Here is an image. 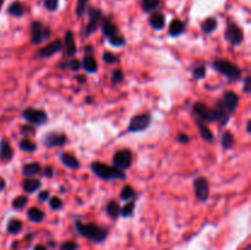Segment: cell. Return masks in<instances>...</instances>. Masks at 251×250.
I'll return each mask as SVG.
<instances>
[{"mask_svg":"<svg viewBox=\"0 0 251 250\" xmlns=\"http://www.w3.org/2000/svg\"><path fill=\"white\" fill-rule=\"evenodd\" d=\"M193 110L195 113V115H198L199 120H201L203 123H218V124H221L223 126V125H226L229 122L230 117L226 115L222 110L218 109L217 107H207L202 102L194 103Z\"/></svg>","mask_w":251,"mask_h":250,"instance_id":"6da1fadb","label":"cell"},{"mask_svg":"<svg viewBox=\"0 0 251 250\" xmlns=\"http://www.w3.org/2000/svg\"><path fill=\"white\" fill-rule=\"evenodd\" d=\"M75 229L81 237L86 238L90 242L97 243V244L104 242L109 233L107 228L100 227L95 223H83L78 220L75 221Z\"/></svg>","mask_w":251,"mask_h":250,"instance_id":"7a4b0ae2","label":"cell"},{"mask_svg":"<svg viewBox=\"0 0 251 250\" xmlns=\"http://www.w3.org/2000/svg\"><path fill=\"white\" fill-rule=\"evenodd\" d=\"M91 171L103 180H124L126 178V174L124 171H120L113 166H108L103 162H92Z\"/></svg>","mask_w":251,"mask_h":250,"instance_id":"3957f363","label":"cell"},{"mask_svg":"<svg viewBox=\"0 0 251 250\" xmlns=\"http://www.w3.org/2000/svg\"><path fill=\"white\" fill-rule=\"evenodd\" d=\"M212 66L216 71L225 75L229 81H238L242 76V70L235 64L225 59H216L213 60Z\"/></svg>","mask_w":251,"mask_h":250,"instance_id":"277c9868","label":"cell"},{"mask_svg":"<svg viewBox=\"0 0 251 250\" xmlns=\"http://www.w3.org/2000/svg\"><path fill=\"white\" fill-rule=\"evenodd\" d=\"M238 105H239V96L235 92H232V91L226 92L217 103L218 109L222 110L228 117H230L235 112Z\"/></svg>","mask_w":251,"mask_h":250,"instance_id":"5b68a950","label":"cell"},{"mask_svg":"<svg viewBox=\"0 0 251 250\" xmlns=\"http://www.w3.org/2000/svg\"><path fill=\"white\" fill-rule=\"evenodd\" d=\"M51 31L49 27L44 26L41 21H33L31 24V43L39 46L50 37Z\"/></svg>","mask_w":251,"mask_h":250,"instance_id":"8992f818","label":"cell"},{"mask_svg":"<svg viewBox=\"0 0 251 250\" xmlns=\"http://www.w3.org/2000/svg\"><path fill=\"white\" fill-rule=\"evenodd\" d=\"M88 15V24L86 25L85 27V37H90L91 34L95 33L97 31V28L100 27V21H102L103 16H102V11L97 7L93 6H88L87 10H86Z\"/></svg>","mask_w":251,"mask_h":250,"instance_id":"52a82bcc","label":"cell"},{"mask_svg":"<svg viewBox=\"0 0 251 250\" xmlns=\"http://www.w3.org/2000/svg\"><path fill=\"white\" fill-rule=\"evenodd\" d=\"M22 118L26 119L29 124L36 125V126H41L48 122V115L44 110L37 109V108H26L22 112Z\"/></svg>","mask_w":251,"mask_h":250,"instance_id":"ba28073f","label":"cell"},{"mask_svg":"<svg viewBox=\"0 0 251 250\" xmlns=\"http://www.w3.org/2000/svg\"><path fill=\"white\" fill-rule=\"evenodd\" d=\"M151 124V115L149 113H141L131 118L127 125L126 132H140L146 130Z\"/></svg>","mask_w":251,"mask_h":250,"instance_id":"9c48e42d","label":"cell"},{"mask_svg":"<svg viewBox=\"0 0 251 250\" xmlns=\"http://www.w3.org/2000/svg\"><path fill=\"white\" fill-rule=\"evenodd\" d=\"M132 152L130 150H119L113 156V167L120 169V171H125L129 169L132 164Z\"/></svg>","mask_w":251,"mask_h":250,"instance_id":"30bf717a","label":"cell"},{"mask_svg":"<svg viewBox=\"0 0 251 250\" xmlns=\"http://www.w3.org/2000/svg\"><path fill=\"white\" fill-rule=\"evenodd\" d=\"M225 36H226V39H227L233 47H237L239 46V44H242L243 39H244L243 29L240 28L238 25L233 24V22H228Z\"/></svg>","mask_w":251,"mask_h":250,"instance_id":"8fae6325","label":"cell"},{"mask_svg":"<svg viewBox=\"0 0 251 250\" xmlns=\"http://www.w3.org/2000/svg\"><path fill=\"white\" fill-rule=\"evenodd\" d=\"M194 191H195V196L199 201L205 202L207 201L208 196H210V184L208 180L203 176H199L194 180Z\"/></svg>","mask_w":251,"mask_h":250,"instance_id":"7c38bea8","label":"cell"},{"mask_svg":"<svg viewBox=\"0 0 251 250\" xmlns=\"http://www.w3.org/2000/svg\"><path fill=\"white\" fill-rule=\"evenodd\" d=\"M61 49H63V41H61V39H55V41L50 42V43L47 44L46 47L39 49V50L34 54V58L37 59L50 58V56L54 55L55 53H59Z\"/></svg>","mask_w":251,"mask_h":250,"instance_id":"4fadbf2b","label":"cell"},{"mask_svg":"<svg viewBox=\"0 0 251 250\" xmlns=\"http://www.w3.org/2000/svg\"><path fill=\"white\" fill-rule=\"evenodd\" d=\"M68 137L65 134H58V132H48L42 137V144L48 149H53V147H61L66 144Z\"/></svg>","mask_w":251,"mask_h":250,"instance_id":"5bb4252c","label":"cell"},{"mask_svg":"<svg viewBox=\"0 0 251 250\" xmlns=\"http://www.w3.org/2000/svg\"><path fill=\"white\" fill-rule=\"evenodd\" d=\"M100 28H102L103 36L107 37L108 39L113 38V37H117L120 34L117 25H115L112 20L108 19V17L102 19V21H100Z\"/></svg>","mask_w":251,"mask_h":250,"instance_id":"9a60e30c","label":"cell"},{"mask_svg":"<svg viewBox=\"0 0 251 250\" xmlns=\"http://www.w3.org/2000/svg\"><path fill=\"white\" fill-rule=\"evenodd\" d=\"M63 47H65V54L68 58H74V56H75L77 49H76L75 38H74V34L71 31L65 32V36H64V41H63Z\"/></svg>","mask_w":251,"mask_h":250,"instance_id":"2e32d148","label":"cell"},{"mask_svg":"<svg viewBox=\"0 0 251 250\" xmlns=\"http://www.w3.org/2000/svg\"><path fill=\"white\" fill-rule=\"evenodd\" d=\"M14 156V151H12V147L10 145L9 140L2 139L0 141V159L1 161H10Z\"/></svg>","mask_w":251,"mask_h":250,"instance_id":"e0dca14e","label":"cell"},{"mask_svg":"<svg viewBox=\"0 0 251 250\" xmlns=\"http://www.w3.org/2000/svg\"><path fill=\"white\" fill-rule=\"evenodd\" d=\"M60 159H61V163H63L65 167H68V168L70 169L80 168V162H78V159L76 158L74 154L69 153V152H63V153H60Z\"/></svg>","mask_w":251,"mask_h":250,"instance_id":"ac0fdd59","label":"cell"},{"mask_svg":"<svg viewBox=\"0 0 251 250\" xmlns=\"http://www.w3.org/2000/svg\"><path fill=\"white\" fill-rule=\"evenodd\" d=\"M149 22L150 25H151L152 28L159 31V29L163 28L164 25H166V17H164V15L161 14V12H153V14L150 16Z\"/></svg>","mask_w":251,"mask_h":250,"instance_id":"d6986e66","label":"cell"},{"mask_svg":"<svg viewBox=\"0 0 251 250\" xmlns=\"http://www.w3.org/2000/svg\"><path fill=\"white\" fill-rule=\"evenodd\" d=\"M41 185H42L41 180H39V179L33 178V176L25 179V180L22 181V189L28 194H32L34 193V191L38 190V189L41 188Z\"/></svg>","mask_w":251,"mask_h":250,"instance_id":"ffe728a7","label":"cell"},{"mask_svg":"<svg viewBox=\"0 0 251 250\" xmlns=\"http://www.w3.org/2000/svg\"><path fill=\"white\" fill-rule=\"evenodd\" d=\"M42 172V167L38 162H31V163H27L22 167V174L25 176H34L36 174H39Z\"/></svg>","mask_w":251,"mask_h":250,"instance_id":"44dd1931","label":"cell"},{"mask_svg":"<svg viewBox=\"0 0 251 250\" xmlns=\"http://www.w3.org/2000/svg\"><path fill=\"white\" fill-rule=\"evenodd\" d=\"M81 68H83L87 73L90 74L97 73L98 70L97 60H96L92 55H85L83 56L82 63H81Z\"/></svg>","mask_w":251,"mask_h":250,"instance_id":"7402d4cb","label":"cell"},{"mask_svg":"<svg viewBox=\"0 0 251 250\" xmlns=\"http://www.w3.org/2000/svg\"><path fill=\"white\" fill-rule=\"evenodd\" d=\"M184 31H185V25H184V22L180 21V20H173V21L171 22V25H169V36L178 37L180 36Z\"/></svg>","mask_w":251,"mask_h":250,"instance_id":"603a6c76","label":"cell"},{"mask_svg":"<svg viewBox=\"0 0 251 250\" xmlns=\"http://www.w3.org/2000/svg\"><path fill=\"white\" fill-rule=\"evenodd\" d=\"M196 124H198V129H199V132H200V136L202 137L205 141L212 142L215 137H213V134L212 131H211L210 127H208L205 123L201 122V120H196Z\"/></svg>","mask_w":251,"mask_h":250,"instance_id":"cb8c5ba5","label":"cell"},{"mask_svg":"<svg viewBox=\"0 0 251 250\" xmlns=\"http://www.w3.org/2000/svg\"><path fill=\"white\" fill-rule=\"evenodd\" d=\"M120 205L117 202V201H109L105 206V212L109 216L112 220H117L120 216Z\"/></svg>","mask_w":251,"mask_h":250,"instance_id":"d4e9b609","label":"cell"},{"mask_svg":"<svg viewBox=\"0 0 251 250\" xmlns=\"http://www.w3.org/2000/svg\"><path fill=\"white\" fill-rule=\"evenodd\" d=\"M7 14L15 17H21L25 15V6L20 1H14L7 7Z\"/></svg>","mask_w":251,"mask_h":250,"instance_id":"484cf974","label":"cell"},{"mask_svg":"<svg viewBox=\"0 0 251 250\" xmlns=\"http://www.w3.org/2000/svg\"><path fill=\"white\" fill-rule=\"evenodd\" d=\"M44 216L46 215H44L43 211L39 210V208L37 207H32L27 211V217H28V220L33 223L42 222V221L44 220Z\"/></svg>","mask_w":251,"mask_h":250,"instance_id":"4316f807","label":"cell"},{"mask_svg":"<svg viewBox=\"0 0 251 250\" xmlns=\"http://www.w3.org/2000/svg\"><path fill=\"white\" fill-rule=\"evenodd\" d=\"M235 144V139H234V135L232 134L230 131H226L223 132L222 137H221V145L225 150H230L234 147Z\"/></svg>","mask_w":251,"mask_h":250,"instance_id":"83f0119b","label":"cell"},{"mask_svg":"<svg viewBox=\"0 0 251 250\" xmlns=\"http://www.w3.org/2000/svg\"><path fill=\"white\" fill-rule=\"evenodd\" d=\"M217 25H218V22L215 17H207V19L202 22V25H201V28H202V31L205 32L206 34H210V33H212V32L216 31V28H217Z\"/></svg>","mask_w":251,"mask_h":250,"instance_id":"f1b7e54d","label":"cell"},{"mask_svg":"<svg viewBox=\"0 0 251 250\" xmlns=\"http://www.w3.org/2000/svg\"><path fill=\"white\" fill-rule=\"evenodd\" d=\"M7 233L9 234H19L20 232L22 230V222L20 220H11L9 221V223H7Z\"/></svg>","mask_w":251,"mask_h":250,"instance_id":"f546056e","label":"cell"},{"mask_svg":"<svg viewBox=\"0 0 251 250\" xmlns=\"http://www.w3.org/2000/svg\"><path fill=\"white\" fill-rule=\"evenodd\" d=\"M161 5V0H142L141 7L144 12H153Z\"/></svg>","mask_w":251,"mask_h":250,"instance_id":"4dcf8cb0","label":"cell"},{"mask_svg":"<svg viewBox=\"0 0 251 250\" xmlns=\"http://www.w3.org/2000/svg\"><path fill=\"white\" fill-rule=\"evenodd\" d=\"M19 146L22 151L29 152V153H32V152H34L37 150L36 144H34L33 141H31L29 139H22L21 141H20Z\"/></svg>","mask_w":251,"mask_h":250,"instance_id":"1f68e13d","label":"cell"},{"mask_svg":"<svg viewBox=\"0 0 251 250\" xmlns=\"http://www.w3.org/2000/svg\"><path fill=\"white\" fill-rule=\"evenodd\" d=\"M134 210L135 201H130V202H127L126 205H124L120 208V216H123V217H131L132 213H134Z\"/></svg>","mask_w":251,"mask_h":250,"instance_id":"d6a6232c","label":"cell"},{"mask_svg":"<svg viewBox=\"0 0 251 250\" xmlns=\"http://www.w3.org/2000/svg\"><path fill=\"white\" fill-rule=\"evenodd\" d=\"M132 198H135V190L130 185H126L123 188L122 193H120V199L123 201H129Z\"/></svg>","mask_w":251,"mask_h":250,"instance_id":"836d02e7","label":"cell"},{"mask_svg":"<svg viewBox=\"0 0 251 250\" xmlns=\"http://www.w3.org/2000/svg\"><path fill=\"white\" fill-rule=\"evenodd\" d=\"M88 1L90 0H77V4H76V16L81 17L82 15H85L86 10L88 7Z\"/></svg>","mask_w":251,"mask_h":250,"instance_id":"e575fe53","label":"cell"},{"mask_svg":"<svg viewBox=\"0 0 251 250\" xmlns=\"http://www.w3.org/2000/svg\"><path fill=\"white\" fill-rule=\"evenodd\" d=\"M27 202H28V199H27V196H25V195L17 196V198H15L14 200H12V207L22 208L26 206Z\"/></svg>","mask_w":251,"mask_h":250,"instance_id":"d590c367","label":"cell"},{"mask_svg":"<svg viewBox=\"0 0 251 250\" xmlns=\"http://www.w3.org/2000/svg\"><path fill=\"white\" fill-rule=\"evenodd\" d=\"M193 75H194V77L198 78V80H201V78L205 77V76H206V66H205V64H200V65H199V66L194 68Z\"/></svg>","mask_w":251,"mask_h":250,"instance_id":"8d00e7d4","label":"cell"},{"mask_svg":"<svg viewBox=\"0 0 251 250\" xmlns=\"http://www.w3.org/2000/svg\"><path fill=\"white\" fill-rule=\"evenodd\" d=\"M112 83H114V85H118V83L123 82L124 81V73H123L120 69H117V70H114L112 73Z\"/></svg>","mask_w":251,"mask_h":250,"instance_id":"74e56055","label":"cell"},{"mask_svg":"<svg viewBox=\"0 0 251 250\" xmlns=\"http://www.w3.org/2000/svg\"><path fill=\"white\" fill-rule=\"evenodd\" d=\"M102 58H103V60H104L107 64L119 63V58H118V55L110 53V51H104V53H103Z\"/></svg>","mask_w":251,"mask_h":250,"instance_id":"f35d334b","label":"cell"},{"mask_svg":"<svg viewBox=\"0 0 251 250\" xmlns=\"http://www.w3.org/2000/svg\"><path fill=\"white\" fill-rule=\"evenodd\" d=\"M49 205H50L51 210H60V208L63 207V200H61L60 198H58V196H54V198H51L50 201H49Z\"/></svg>","mask_w":251,"mask_h":250,"instance_id":"ab89813d","label":"cell"},{"mask_svg":"<svg viewBox=\"0 0 251 250\" xmlns=\"http://www.w3.org/2000/svg\"><path fill=\"white\" fill-rule=\"evenodd\" d=\"M44 7L48 11H56L59 7V0H44Z\"/></svg>","mask_w":251,"mask_h":250,"instance_id":"60d3db41","label":"cell"},{"mask_svg":"<svg viewBox=\"0 0 251 250\" xmlns=\"http://www.w3.org/2000/svg\"><path fill=\"white\" fill-rule=\"evenodd\" d=\"M78 244L76 242H73V240H68V242L63 243L59 250H77Z\"/></svg>","mask_w":251,"mask_h":250,"instance_id":"b9f144b4","label":"cell"},{"mask_svg":"<svg viewBox=\"0 0 251 250\" xmlns=\"http://www.w3.org/2000/svg\"><path fill=\"white\" fill-rule=\"evenodd\" d=\"M109 43L112 44L113 47H123L125 44V38L123 36H117V37H113V38L108 39Z\"/></svg>","mask_w":251,"mask_h":250,"instance_id":"7bdbcfd3","label":"cell"},{"mask_svg":"<svg viewBox=\"0 0 251 250\" xmlns=\"http://www.w3.org/2000/svg\"><path fill=\"white\" fill-rule=\"evenodd\" d=\"M21 132L26 136V135H34L36 134V129H34L32 125H25V126L21 127Z\"/></svg>","mask_w":251,"mask_h":250,"instance_id":"ee69618b","label":"cell"},{"mask_svg":"<svg viewBox=\"0 0 251 250\" xmlns=\"http://www.w3.org/2000/svg\"><path fill=\"white\" fill-rule=\"evenodd\" d=\"M69 66L73 71H78L81 69V61L77 60V59H74L71 58L70 63H69Z\"/></svg>","mask_w":251,"mask_h":250,"instance_id":"f6af8a7d","label":"cell"},{"mask_svg":"<svg viewBox=\"0 0 251 250\" xmlns=\"http://www.w3.org/2000/svg\"><path fill=\"white\" fill-rule=\"evenodd\" d=\"M243 91L245 93H250L251 91V77L250 76H247L244 78V82H243Z\"/></svg>","mask_w":251,"mask_h":250,"instance_id":"bcb514c9","label":"cell"},{"mask_svg":"<svg viewBox=\"0 0 251 250\" xmlns=\"http://www.w3.org/2000/svg\"><path fill=\"white\" fill-rule=\"evenodd\" d=\"M42 173H43L42 175L46 176V178H51L54 174V168L53 167H46V169H43V171H42Z\"/></svg>","mask_w":251,"mask_h":250,"instance_id":"7dc6e473","label":"cell"},{"mask_svg":"<svg viewBox=\"0 0 251 250\" xmlns=\"http://www.w3.org/2000/svg\"><path fill=\"white\" fill-rule=\"evenodd\" d=\"M178 141L181 142V144H188V142L190 141V137H189L186 134H183V132H180V134L178 135Z\"/></svg>","mask_w":251,"mask_h":250,"instance_id":"c3c4849f","label":"cell"},{"mask_svg":"<svg viewBox=\"0 0 251 250\" xmlns=\"http://www.w3.org/2000/svg\"><path fill=\"white\" fill-rule=\"evenodd\" d=\"M48 198H49V191L48 190L41 191V193L38 194V200L39 201H46V200H48Z\"/></svg>","mask_w":251,"mask_h":250,"instance_id":"681fc988","label":"cell"},{"mask_svg":"<svg viewBox=\"0 0 251 250\" xmlns=\"http://www.w3.org/2000/svg\"><path fill=\"white\" fill-rule=\"evenodd\" d=\"M76 80H77L78 83H85L86 82L85 75H77V76H76Z\"/></svg>","mask_w":251,"mask_h":250,"instance_id":"f907efd6","label":"cell"},{"mask_svg":"<svg viewBox=\"0 0 251 250\" xmlns=\"http://www.w3.org/2000/svg\"><path fill=\"white\" fill-rule=\"evenodd\" d=\"M85 51H86V55H92V54H91V53H93L92 46H87V47H86Z\"/></svg>","mask_w":251,"mask_h":250,"instance_id":"816d5d0a","label":"cell"},{"mask_svg":"<svg viewBox=\"0 0 251 250\" xmlns=\"http://www.w3.org/2000/svg\"><path fill=\"white\" fill-rule=\"evenodd\" d=\"M6 188V183H5V180L2 178H0V191H2L4 189Z\"/></svg>","mask_w":251,"mask_h":250,"instance_id":"f5cc1de1","label":"cell"},{"mask_svg":"<svg viewBox=\"0 0 251 250\" xmlns=\"http://www.w3.org/2000/svg\"><path fill=\"white\" fill-rule=\"evenodd\" d=\"M33 250H47V248L44 247V245H36V247L33 248Z\"/></svg>","mask_w":251,"mask_h":250,"instance_id":"db71d44e","label":"cell"},{"mask_svg":"<svg viewBox=\"0 0 251 250\" xmlns=\"http://www.w3.org/2000/svg\"><path fill=\"white\" fill-rule=\"evenodd\" d=\"M247 132L248 134H251V122L250 120H248V123H247Z\"/></svg>","mask_w":251,"mask_h":250,"instance_id":"11a10c76","label":"cell"},{"mask_svg":"<svg viewBox=\"0 0 251 250\" xmlns=\"http://www.w3.org/2000/svg\"><path fill=\"white\" fill-rule=\"evenodd\" d=\"M4 1H5V0H0V10H1L2 5H4Z\"/></svg>","mask_w":251,"mask_h":250,"instance_id":"9f6ffc18","label":"cell"},{"mask_svg":"<svg viewBox=\"0 0 251 250\" xmlns=\"http://www.w3.org/2000/svg\"><path fill=\"white\" fill-rule=\"evenodd\" d=\"M86 102H88V103H90V102H92V98H91V97H88L87 100H86Z\"/></svg>","mask_w":251,"mask_h":250,"instance_id":"6f0895ef","label":"cell"},{"mask_svg":"<svg viewBox=\"0 0 251 250\" xmlns=\"http://www.w3.org/2000/svg\"><path fill=\"white\" fill-rule=\"evenodd\" d=\"M243 250H251V248L250 247H247V248H245V249H243Z\"/></svg>","mask_w":251,"mask_h":250,"instance_id":"680465c9","label":"cell"}]
</instances>
